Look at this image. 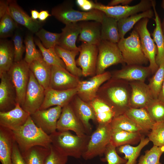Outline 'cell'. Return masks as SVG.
Returning <instances> with one entry per match:
<instances>
[{"label": "cell", "instance_id": "6da1fadb", "mask_svg": "<svg viewBox=\"0 0 164 164\" xmlns=\"http://www.w3.org/2000/svg\"><path fill=\"white\" fill-rule=\"evenodd\" d=\"M131 94L129 82L111 77L100 87L96 97L108 105L116 117L124 114L130 107Z\"/></svg>", "mask_w": 164, "mask_h": 164}, {"label": "cell", "instance_id": "7a4b0ae2", "mask_svg": "<svg viewBox=\"0 0 164 164\" xmlns=\"http://www.w3.org/2000/svg\"><path fill=\"white\" fill-rule=\"evenodd\" d=\"M12 131L22 154L35 146L50 149L51 145L50 135L35 125L30 115L23 125Z\"/></svg>", "mask_w": 164, "mask_h": 164}, {"label": "cell", "instance_id": "3957f363", "mask_svg": "<svg viewBox=\"0 0 164 164\" xmlns=\"http://www.w3.org/2000/svg\"><path fill=\"white\" fill-rule=\"evenodd\" d=\"M51 144L61 154L76 159L82 157L90 138L88 135L81 136L70 131H56L50 135Z\"/></svg>", "mask_w": 164, "mask_h": 164}, {"label": "cell", "instance_id": "277c9868", "mask_svg": "<svg viewBox=\"0 0 164 164\" xmlns=\"http://www.w3.org/2000/svg\"><path fill=\"white\" fill-rule=\"evenodd\" d=\"M51 14L65 25L89 21L101 23L105 15L102 12L97 9L87 12L76 10L67 3H63L54 7L52 10Z\"/></svg>", "mask_w": 164, "mask_h": 164}, {"label": "cell", "instance_id": "5b68a950", "mask_svg": "<svg viewBox=\"0 0 164 164\" xmlns=\"http://www.w3.org/2000/svg\"><path fill=\"white\" fill-rule=\"evenodd\" d=\"M117 44L127 65H143L149 62L143 51L139 36L135 29L128 37L121 39Z\"/></svg>", "mask_w": 164, "mask_h": 164}, {"label": "cell", "instance_id": "8992f818", "mask_svg": "<svg viewBox=\"0 0 164 164\" xmlns=\"http://www.w3.org/2000/svg\"><path fill=\"white\" fill-rule=\"evenodd\" d=\"M111 132L110 124L98 125L96 129L91 135L82 157L88 160L104 154L107 146L110 143Z\"/></svg>", "mask_w": 164, "mask_h": 164}, {"label": "cell", "instance_id": "52a82bcc", "mask_svg": "<svg viewBox=\"0 0 164 164\" xmlns=\"http://www.w3.org/2000/svg\"><path fill=\"white\" fill-rule=\"evenodd\" d=\"M97 46L98 53L96 75L103 73L106 68L112 65L125 63L117 43L101 40Z\"/></svg>", "mask_w": 164, "mask_h": 164}, {"label": "cell", "instance_id": "ba28073f", "mask_svg": "<svg viewBox=\"0 0 164 164\" xmlns=\"http://www.w3.org/2000/svg\"><path fill=\"white\" fill-rule=\"evenodd\" d=\"M152 7V0H141L138 3L133 6H111L95 2L94 9L100 10L106 16L113 18L118 21L121 19L151 9Z\"/></svg>", "mask_w": 164, "mask_h": 164}, {"label": "cell", "instance_id": "9c48e42d", "mask_svg": "<svg viewBox=\"0 0 164 164\" xmlns=\"http://www.w3.org/2000/svg\"><path fill=\"white\" fill-rule=\"evenodd\" d=\"M149 19L144 18L139 21L134 26V29L138 33L143 53L149 60V67L152 74H154L159 66L155 61L157 53L156 45L147 28Z\"/></svg>", "mask_w": 164, "mask_h": 164}, {"label": "cell", "instance_id": "30bf717a", "mask_svg": "<svg viewBox=\"0 0 164 164\" xmlns=\"http://www.w3.org/2000/svg\"><path fill=\"white\" fill-rule=\"evenodd\" d=\"M29 65L24 60L14 62L8 72L15 89L17 103L22 107L25 100L26 91L29 80Z\"/></svg>", "mask_w": 164, "mask_h": 164}, {"label": "cell", "instance_id": "8fae6325", "mask_svg": "<svg viewBox=\"0 0 164 164\" xmlns=\"http://www.w3.org/2000/svg\"><path fill=\"white\" fill-rule=\"evenodd\" d=\"M45 92V89L39 83L30 70L22 108L30 115L39 109L44 99Z\"/></svg>", "mask_w": 164, "mask_h": 164}, {"label": "cell", "instance_id": "7c38bea8", "mask_svg": "<svg viewBox=\"0 0 164 164\" xmlns=\"http://www.w3.org/2000/svg\"><path fill=\"white\" fill-rule=\"evenodd\" d=\"M62 108L55 106L46 109H39L30 116L37 126L50 135L57 131V122Z\"/></svg>", "mask_w": 164, "mask_h": 164}, {"label": "cell", "instance_id": "4fadbf2b", "mask_svg": "<svg viewBox=\"0 0 164 164\" xmlns=\"http://www.w3.org/2000/svg\"><path fill=\"white\" fill-rule=\"evenodd\" d=\"M79 47L80 54L76 63L77 65L80 67L83 76L92 77L95 75L98 53V46L83 43Z\"/></svg>", "mask_w": 164, "mask_h": 164}, {"label": "cell", "instance_id": "5bb4252c", "mask_svg": "<svg viewBox=\"0 0 164 164\" xmlns=\"http://www.w3.org/2000/svg\"><path fill=\"white\" fill-rule=\"evenodd\" d=\"M111 77V72L105 71L88 80L80 81L77 87V95L83 101L90 103L96 97L100 87Z\"/></svg>", "mask_w": 164, "mask_h": 164}, {"label": "cell", "instance_id": "9a60e30c", "mask_svg": "<svg viewBox=\"0 0 164 164\" xmlns=\"http://www.w3.org/2000/svg\"><path fill=\"white\" fill-rule=\"evenodd\" d=\"M79 78L66 69L52 66L49 87L58 90L74 89L77 87L80 81Z\"/></svg>", "mask_w": 164, "mask_h": 164}, {"label": "cell", "instance_id": "2e32d148", "mask_svg": "<svg viewBox=\"0 0 164 164\" xmlns=\"http://www.w3.org/2000/svg\"><path fill=\"white\" fill-rule=\"evenodd\" d=\"M57 131H71L82 136L87 135L81 122L74 112L70 104L62 108L57 124Z\"/></svg>", "mask_w": 164, "mask_h": 164}, {"label": "cell", "instance_id": "e0dca14e", "mask_svg": "<svg viewBox=\"0 0 164 164\" xmlns=\"http://www.w3.org/2000/svg\"><path fill=\"white\" fill-rule=\"evenodd\" d=\"M0 111H7L17 104L16 92L7 73L0 75Z\"/></svg>", "mask_w": 164, "mask_h": 164}, {"label": "cell", "instance_id": "ac0fdd59", "mask_svg": "<svg viewBox=\"0 0 164 164\" xmlns=\"http://www.w3.org/2000/svg\"><path fill=\"white\" fill-rule=\"evenodd\" d=\"M129 84L131 89L130 107L145 108L155 99L148 84L145 82L135 81L130 82Z\"/></svg>", "mask_w": 164, "mask_h": 164}, {"label": "cell", "instance_id": "d6986e66", "mask_svg": "<svg viewBox=\"0 0 164 164\" xmlns=\"http://www.w3.org/2000/svg\"><path fill=\"white\" fill-rule=\"evenodd\" d=\"M77 94V88L58 90L49 87L45 90L44 99L39 109H46L55 106L62 108L70 104Z\"/></svg>", "mask_w": 164, "mask_h": 164}, {"label": "cell", "instance_id": "ffe728a7", "mask_svg": "<svg viewBox=\"0 0 164 164\" xmlns=\"http://www.w3.org/2000/svg\"><path fill=\"white\" fill-rule=\"evenodd\" d=\"M70 104L83 125L87 134L89 135L92 131L90 121L97 123L94 111L90 103L83 101L76 94Z\"/></svg>", "mask_w": 164, "mask_h": 164}, {"label": "cell", "instance_id": "44dd1931", "mask_svg": "<svg viewBox=\"0 0 164 164\" xmlns=\"http://www.w3.org/2000/svg\"><path fill=\"white\" fill-rule=\"evenodd\" d=\"M111 73L112 78L129 82L135 81L145 82L152 74L149 66L138 65H127L121 69L114 71Z\"/></svg>", "mask_w": 164, "mask_h": 164}, {"label": "cell", "instance_id": "7402d4cb", "mask_svg": "<svg viewBox=\"0 0 164 164\" xmlns=\"http://www.w3.org/2000/svg\"><path fill=\"white\" fill-rule=\"evenodd\" d=\"M30 115L17 103L15 107L10 111H0V126L15 130L23 125Z\"/></svg>", "mask_w": 164, "mask_h": 164}, {"label": "cell", "instance_id": "603a6c76", "mask_svg": "<svg viewBox=\"0 0 164 164\" xmlns=\"http://www.w3.org/2000/svg\"><path fill=\"white\" fill-rule=\"evenodd\" d=\"M8 12L17 24L27 28L32 33H35L40 29V22L33 20L15 0H8Z\"/></svg>", "mask_w": 164, "mask_h": 164}, {"label": "cell", "instance_id": "cb8c5ba5", "mask_svg": "<svg viewBox=\"0 0 164 164\" xmlns=\"http://www.w3.org/2000/svg\"><path fill=\"white\" fill-rule=\"evenodd\" d=\"M80 31L78 40L87 44L98 46L101 41V23L93 21L79 22Z\"/></svg>", "mask_w": 164, "mask_h": 164}, {"label": "cell", "instance_id": "d4e9b609", "mask_svg": "<svg viewBox=\"0 0 164 164\" xmlns=\"http://www.w3.org/2000/svg\"><path fill=\"white\" fill-rule=\"evenodd\" d=\"M80 28L79 22L65 25L62 29L58 46L64 49L79 51L76 43L79 35Z\"/></svg>", "mask_w": 164, "mask_h": 164}, {"label": "cell", "instance_id": "484cf974", "mask_svg": "<svg viewBox=\"0 0 164 164\" xmlns=\"http://www.w3.org/2000/svg\"><path fill=\"white\" fill-rule=\"evenodd\" d=\"M15 142L12 131L0 126V161L2 164H12V157Z\"/></svg>", "mask_w": 164, "mask_h": 164}, {"label": "cell", "instance_id": "4316f807", "mask_svg": "<svg viewBox=\"0 0 164 164\" xmlns=\"http://www.w3.org/2000/svg\"><path fill=\"white\" fill-rule=\"evenodd\" d=\"M29 67L39 83L45 89L49 87L51 66L48 65L43 57L30 63Z\"/></svg>", "mask_w": 164, "mask_h": 164}, {"label": "cell", "instance_id": "83f0119b", "mask_svg": "<svg viewBox=\"0 0 164 164\" xmlns=\"http://www.w3.org/2000/svg\"><path fill=\"white\" fill-rule=\"evenodd\" d=\"M152 7L155 16L154 19L156 26L152 36L157 48L155 61L159 67L164 62V34L162 29L161 19L156 10L155 0H152Z\"/></svg>", "mask_w": 164, "mask_h": 164}, {"label": "cell", "instance_id": "f1b7e54d", "mask_svg": "<svg viewBox=\"0 0 164 164\" xmlns=\"http://www.w3.org/2000/svg\"><path fill=\"white\" fill-rule=\"evenodd\" d=\"M141 128L142 133H148L151 130L155 122L145 108L130 107L124 114Z\"/></svg>", "mask_w": 164, "mask_h": 164}, {"label": "cell", "instance_id": "f546056e", "mask_svg": "<svg viewBox=\"0 0 164 164\" xmlns=\"http://www.w3.org/2000/svg\"><path fill=\"white\" fill-rule=\"evenodd\" d=\"M90 103L94 111L98 125L110 124L116 117L112 109L97 97Z\"/></svg>", "mask_w": 164, "mask_h": 164}, {"label": "cell", "instance_id": "4dcf8cb0", "mask_svg": "<svg viewBox=\"0 0 164 164\" xmlns=\"http://www.w3.org/2000/svg\"><path fill=\"white\" fill-rule=\"evenodd\" d=\"M140 132H131L112 128L110 142L115 147L126 145H135L141 140Z\"/></svg>", "mask_w": 164, "mask_h": 164}, {"label": "cell", "instance_id": "1f68e13d", "mask_svg": "<svg viewBox=\"0 0 164 164\" xmlns=\"http://www.w3.org/2000/svg\"><path fill=\"white\" fill-rule=\"evenodd\" d=\"M101 24V40L118 43L121 39L118 32V21L105 14Z\"/></svg>", "mask_w": 164, "mask_h": 164}, {"label": "cell", "instance_id": "d6a6232c", "mask_svg": "<svg viewBox=\"0 0 164 164\" xmlns=\"http://www.w3.org/2000/svg\"><path fill=\"white\" fill-rule=\"evenodd\" d=\"M55 50L57 55L63 61L68 71L79 77L83 76L82 70L77 67L75 59L79 51L66 50L58 45L55 47Z\"/></svg>", "mask_w": 164, "mask_h": 164}, {"label": "cell", "instance_id": "836d02e7", "mask_svg": "<svg viewBox=\"0 0 164 164\" xmlns=\"http://www.w3.org/2000/svg\"><path fill=\"white\" fill-rule=\"evenodd\" d=\"M154 15V11L151 9L119 20L118 25L120 39L124 38L125 34L140 20L144 18L151 19Z\"/></svg>", "mask_w": 164, "mask_h": 164}, {"label": "cell", "instance_id": "e575fe53", "mask_svg": "<svg viewBox=\"0 0 164 164\" xmlns=\"http://www.w3.org/2000/svg\"><path fill=\"white\" fill-rule=\"evenodd\" d=\"M14 62L13 46L10 41L1 40L0 43V75L8 73Z\"/></svg>", "mask_w": 164, "mask_h": 164}, {"label": "cell", "instance_id": "d590c367", "mask_svg": "<svg viewBox=\"0 0 164 164\" xmlns=\"http://www.w3.org/2000/svg\"><path fill=\"white\" fill-rule=\"evenodd\" d=\"M149 141L148 138H145L142 135L140 143L137 146L134 147L129 145L121 146L118 147V152L125 154L124 158L127 160L125 164H136L137 159L141 150Z\"/></svg>", "mask_w": 164, "mask_h": 164}, {"label": "cell", "instance_id": "8d00e7d4", "mask_svg": "<svg viewBox=\"0 0 164 164\" xmlns=\"http://www.w3.org/2000/svg\"><path fill=\"white\" fill-rule=\"evenodd\" d=\"M50 151V148L37 146L22 155L26 164H44Z\"/></svg>", "mask_w": 164, "mask_h": 164}, {"label": "cell", "instance_id": "74e56055", "mask_svg": "<svg viewBox=\"0 0 164 164\" xmlns=\"http://www.w3.org/2000/svg\"><path fill=\"white\" fill-rule=\"evenodd\" d=\"M34 41L39 49L43 59L48 65L51 66H58L66 69L64 63L57 55L55 48L47 49L45 48L38 39H35Z\"/></svg>", "mask_w": 164, "mask_h": 164}, {"label": "cell", "instance_id": "f35d334b", "mask_svg": "<svg viewBox=\"0 0 164 164\" xmlns=\"http://www.w3.org/2000/svg\"><path fill=\"white\" fill-rule=\"evenodd\" d=\"M110 125L112 128L131 132L142 133V130L138 125L125 114L115 117Z\"/></svg>", "mask_w": 164, "mask_h": 164}, {"label": "cell", "instance_id": "ab89813d", "mask_svg": "<svg viewBox=\"0 0 164 164\" xmlns=\"http://www.w3.org/2000/svg\"><path fill=\"white\" fill-rule=\"evenodd\" d=\"M148 85L155 99L158 98L164 81V62L159 67L153 76L149 79Z\"/></svg>", "mask_w": 164, "mask_h": 164}, {"label": "cell", "instance_id": "60d3db41", "mask_svg": "<svg viewBox=\"0 0 164 164\" xmlns=\"http://www.w3.org/2000/svg\"><path fill=\"white\" fill-rule=\"evenodd\" d=\"M26 53L23 59L29 64L33 61L43 57L40 51L36 48L33 37L31 34H28L24 40Z\"/></svg>", "mask_w": 164, "mask_h": 164}, {"label": "cell", "instance_id": "b9f144b4", "mask_svg": "<svg viewBox=\"0 0 164 164\" xmlns=\"http://www.w3.org/2000/svg\"><path fill=\"white\" fill-rule=\"evenodd\" d=\"M35 34L43 46L47 49L55 48L58 45L61 36V33L51 32L43 28L39 29Z\"/></svg>", "mask_w": 164, "mask_h": 164}, {"label": "cell", "instance_id": "7bdbcfd3", "mask_svg": "<svg viewBox=\"0 0 164 164\" xmlns=\"http://www.w3.org/2000/svg\"><path fill=\"white\" fill-rule=\"evenodd\" d=\"M164 152V146H157L153 145L149 150L142 155L137 164H158L161 156Z\"/></svg>", "mask_w": 164, "mask_h": 164}, {"label": "cell", "instance_id": "ee69618b", "mask_svg": "<svg viewBox=\"0 0 164 164\" xmlns=\"http://www.w3.org/2000/svg\"><path fill=\"white\" fill-rule=\"evenodd\" d=\"M17 27V23L13 20L8 11L0 18V38H5L11 36Z\"/></svg>", "mask_w": 164, "mask_h": 164}, {"label": "cell", "instance_id": "f6af8a7d", "mask_svg": "<svg viewBox=\"0 0 164 164\" xmlns=\"http://www.w3.org/2000/svg\"><path fill=\"white\" fill-rule=\"evenodd\" d=\"M145 108L155 122L164 121V101L154 99Z\"/></svg>", "mask_w": 164, "mask_h": 164}, {"label": "cell", "instance_id": "bcb514c9", "mask_svg": "<svg viewBox=\"0 0 164 164\" xmlns=\"http://www.w3.org/2000/svg\"><path fill=\"white\" fill-rule=\"evenodd\" d=\"M148 135L154 145L164 146V121L155 122Z\"/></svg>", "mask_w": 164, "mask_h": 164}, {"label": "cell", "instance_id": "7dc6e473", "mask_svg": "<svg viewBox=\"0 0 164 164\" xmlns=\"http://www.w3.org/2000/svg\"><path fill=\"white\" fill-rule=\"evenodd\" d=\"M14 53V62L22 60L23 54L25 50L23 44L22 35L19 30H16L12 38Z\"/></svg>", "mask_w": 164, "mask_h": 164}, {"label": "cell", "instance_id": "c3c4849f", "mask_svg": "<svg viewBox=\"0 0 164 164\" xmlns=\"http://www.w3.org/2000/svg\"><path fill=\"white\" fill-rule=\"evenodd\" d=\"M104 154L105 160L108 164H125L127 162V160L118 155L116 147L110 142L107 146Z\"/></svg>", "mask_w": 164, "mask_h": 164}, {"label": "cell", "instance_id": "681fc988", "mask_svg": "<svg viewBox=\"0 0 164 164\" xmlns=\"http://www.w3.org/2000/svg\"><path fill=\"white\" fill-rule=\"evenodd\" d=\"M50 152L46 157L44 164H66L68 157L58 152L52 145L50 147Z\"/></svg>", "mask_w": 164, "mask_h": 164}, {"label": "cell", "instance_id": "f907efd6", "mask_svg": "<svg viewBox=\"0 0 164 164\" xmlns=\"http://www.w3.org/2000/svg\"><path fill=\"white\" fill-rule=\"evenodd\" d=\"M12 159V164H26L16 142L13 146Z\"/></svg>", "mask_w": 164, "mask_h": 164}, {"label": "cell", "instance_id": "816d5d0a", "mask_svg": "<svg viewBox=\"0 0 164 164\" xmlns=\"http://www.w3.org/2000/svg\"><path fill=\"white\" fill-rule=\"evenodd\" d=\"M77 5L84 12H88L94 9V2L89 0H77Z\"/></svg>", "mask_w": 164, "mask_h": 164}, {"label": "cell", "instance_id": "f5cc1de1", "mask_svg": "<svg viewBox=\"0 0 164 164\" xmlns=\"http://www.w3.org/2000/svg\"><path fill=\"white\" fill-rule=\"evenodd\" d=\"M8 0L0 1V18H2L8 11Z\"/></svg>", "mask_w": 164, "mask_h": 164}, {"label": "cell", "instance_id": "db71d44e", "mask_svg": "<svg viewBox=\"0 0 164 164\" xmlns=\"http://www.w3.org/2000/svg\"><path fill=\"white\" fill-rule=\"evenodd\" d=\"M133 1V0H112L108 3L107 5L111 6H114L120 4L123 5H127Z\"/></svg>", "mask_w": 164, "mask_h": 164}, {"label": "cell", "instance_id": "11a10c76", "mask_svg": "<svg viewBox=\"0 0 164 164\" xmlns=\"http://www.w3.org/2000/svg\"><path fill=\"white\" fill-rule=\"evenodd\" d=\"M51 15L47 10H42L39 12L38 19L40 22L45 21Z\"/></svg>", "mask_w": 164, "mask_h": 164}, {"label": "cell", "instance_id": "9f6ffc18", "mask_svg": "<svg viewBox=\"0 0 164 164\" xmlns=\"http://www.w3.org/2000/svg\"><path fill=\"white\" fill-rule=\"evenodd\" d=\"M31 18L34 20L36 21L38 19L39 12L36 9L31 10Z\"/></svg>", "mask_w": 164, "mask_h": 164}, {"label": "cell", "instance_id": "6f0895ef", "mask_svg": "<svg viewBox=\"0 0 164 164\" xmlns=\"http://www.w3.org/2000/svg\"><path fill=\"white\" fill-rule=\"evenodd\" d=\"M158 98L163 101H164V81L162 86Z\"/></svg>", "mask_w": 164, "mask_h": 164}, {"label": "cell", "instance_id": "680465c9", "mask_svg": "<svg viewBox=\"0 0 164 164\" xmlns=\"http://www.w3.org/2000/svg\"><path fill=\"white\" fill-rule=\"evenodd\" d=\"M161 6L164 10V0H163L162 1ZM161 28L162 31L164 34V18L162 22L161 23Z\"/></svg>", "mask_w": 164, "mask_h": 164}, {"label": "cell", "instance_id": "91938a15", "mask_svg": "<svg viewBox=\"0 0 164 164\" xmlns=\"http://www.w3.org/2000/svg\"><path fill=\"white\" fill-rule=\"evenodd\" d=\"M158 164H162V163L161 162H159Z\"/></svg>", "mask_w": 164, "mask_h": 164}]
</instances>
